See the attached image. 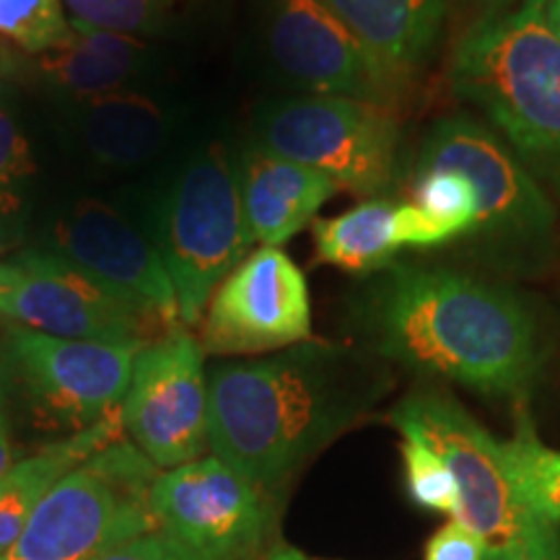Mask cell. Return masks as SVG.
<instances>
[{"mask_svg":"<svg viewBox=\"0 0 560 560\" xmlns=\"http://www.w3.org/2000/svg\"><path fill=\"white\" fill-rule=\"evenodd\" d=\"M392 387L382 359L301 342L208 374V450L270 506L322 450L374 412Z\"/></svg>","mask_w":560,"mask_h":560,"instance_id":"6da1fadb","label":"cell"},{"mask_svg":"<svg viewBox=\"0 0 560 560\" xmlns=\"http://www.w3.org/2000/svg\"><path fill=\"white\" fill-rule=\"evenodd\" d=\"M361 330L376 359L493 397L522 400L545 359L520 293L446 268H387Z\"/></svg>","mask_w":560,"mask_h":560,"instance_id":"7a4b0ae2","label":"cell"},{"mask_svg":"<svg viewBox=\"0 0 560 560\" xmlns=\"http://www.w3.org/2000/svg\"><path fill=\"white\" fill-rule=\"evenodd\" d=\"M450 83L514 153L560 177V39L550 30L548 0H524L472 24L454 47Z\"/></svg>","mask_w":560,"mask_h":560,"instance_id":"3957f363","label":"cell"},{"mask_svg":"<svg viewBox=\"0 0 560 560\" xmlns=\"http://www.w3.org/2000/svg\"><path fill=\"white\" fill-rule=\"evenodd\" d=\"M392 425L431 446L450 465L459 493L457 522L488 560H560V527L529 509L511 478L503 441L493 439L444 389H412L392 410Z\"/></svg>","mask_w":560,"mask_h":560,"instance_id":"277c9868","label":"cell"},{"mask_svg":"<svg viewBox=\"0 0 560 560\" xmlns=\"http://www.w3.org/2000/svg\"><path fill=\"white\" fill-rule=\"evenodd\" d=\"M156 475L128 436L115 439L45 495L0 560H104L156 527L149 506Z\"/></svg>","mask_w":560,"mask_h":560,"instance_id":"5b68a950","label":"cell"},{"mask_svg":"<svg viewBox=\"0 0 560 560\" xmlns=\"http://www.w3.org/2000/svg\"><path fill=\"white\" fill-rule=\"evenodd\" d=\"M240 170L208 149L179 174L159 219L156 249L177 293L179 322L200 325L213 291L249 255Z\"/></svg>","mask_w":560,"mask_h":560,"instance_id":"8992f818","label":"cell"},{"mask_svg":"<svg viewBox=\"0 0 560 560\" xmlns=\"http://www.w3.org/2000/svg\"><path fill=\"white\" fill-rule=\"evenodd\" d=\"M0 319L55 338L138 348L174 330L149 306L47 249L0 262Z\"/></svg>","mask_w":560,"mask_h":560,"instance_id":"52a82bcc","label":"cell"},{"mask_svg":"<svg viewBox=\"0 0 560 560\" xmlns=\"http://www.w3.org/2000/svg\"><path fill=\"white\" fill-rule=\"evenodd\" d=\"M397 143L395 109L342 96L280 102L260 125L262 149L325 174L359 198H374L389 185Z\"/></svg>","mask_w":560,"mask_h":560,"instance_id":"ba28073f","label":"cell"},{"mask_svg":"<svg viewBox=\"0 0 560 560\" xmlns=\"http://www.w3.org/2000/svg\"><path fill=\"white\" fill-rule=\"evenodd\" d=\"M138 346L68 340L5 325L3 355L24 400L66 436L120 412Z\"/></svg>","mask_w":560,"mask_h":560,"instance_id":"9c48e42d","label":"cell"},{"mask_svg":"<svg viewBox=\"0 0 560 560\" xmlns=\"http://www.w3.org/2000/svg\"><path fill=\"white\" fill-rule=\"evenodd\" d=\"M120 416L125 436L159 472L206 457L208 374L198 335L174 327L138 350Z\"/></svg>","mask_w":560,"mask_h":560,"instance_id":"30bf717a","label":"cell"},{"mask_svg":"<svg viewBox=\"0 0 560 560\" xmlns=\"http://www.w3.org/2000/svg\"><path fill=\"white\" fill-rule=\"evenodd\" d=\"M416 170L457 172L478 195V229L501 249L540 252L552 240L556 208L514 149L467 117L439 120L423 138Z\"/></svg>","mask_w":560,"mask_h":560,"instance_id":"8fae6325","label":"cell"},{"mask_svg":"<svg viewBox=\"0 0 560 560\" xmlns=\"http://www.w3.org/2000/svg\"><path fill=\"white\" fill-rule=\"evenodd\" d=\"M149 506L156 527L202 560L260 558L276 511L213 454L159 472Z\"/></svg>","mask_w":560,"mask_h":560,"instance_id":"7c38bea8","label":"cell"},{"mask_svg":"<svg viewBox=\"0 0 560 560\" xmlns=\"http://www.w3.org/2000/svg\"><path fill=\"white\" fill-rule=\"evenodd\" d=\"M210 355H260L312 340V293L304 270L280 247H260L236 265L200 319Z\"/></svg>","mask_w":560,"mask_h":560,"instance_id":"4fadbf2b","label":"cell"},{"mask_svg":"<svg viewBox=\"0 0 560 560\" xmlns=\"http://www.w3.org/2000/svg\"><path fill=\"white\" fill-rule=\"evenodd\" d=\"M270 52L291 79L322 96L395 109L405 86L322 0H276Z\"/></svg>","mask_w":560,"mask_h":560,"instance_id":"5bb4252c","label":"cell"},{"mask_svg":"<svg viewBox=\"0 0 560 560\" xmlns=\"http://www.w3.org/2000/svg\"><path fill=\"white\" fill-rule=\"evenodd\" d=\"M45 249L149 306L170 325L185 327L156 244L115 208L100 200H79L52 223Z\"/></svg>","mask_w":560,"mask_h":560,"instance_id":"9a60e30c","label":"cell"},{"mask_svg":"<svg viewBox=\"0 0 560 560\" xmlns=\"http://www.w3.org/2000/svg\"><path fill=\"white\" fill-rule=\"evenodd\" d=\"M244 219L252 242L280 247L317 221L319 208L342 192L325 174L278 156L262 145L244 153L240 166Z\"/></svg>","mask_w":560,"mask_h":560,"instance_id":"2e32d148","label":"cell"},{"mask_svg":"<svg viewBox=\"0 0 560 560\" xmlns=\"http://www.w3.org/2000/svg\"><path fill=\"white\" fill-rule=\"evenodd\" d=\"M143 58L145 45L140 39L70 19V37L52 50L26 55L16 73L26 70L42 86L83 104L128 89Z\"/></svg>","mask_w":560,"mask_h":560,"instance_id":"e0dca14e","label":"cell"},{"mask_svg":"<svg viewBox=\"0 0 560 560\" xmlns=\"http://www.w3.org/2000/svg\"><path fill=\"white\" fill-rule=\"evenodd\" d=\"M350 34L402 83L429 58L441 32V0H322Z\"/></svg>","mask_w":560,"mask_h":560,"instance_id":"ac0fdd59","label":"cell"},{"mask_svg":"<svg viewBox=\"0 0 560 560\" xmlns=\"http://www.w3.org/2000/svg\"><path fill=\"white\" fill-rule=\"evenodd\" d=\"M122 433V416L115 412L94 429L52 441L37 454L16 459L9 470L0 472V552L16 540L34 509L66 475Z\"/></svg>","mask_w":560,"mask_h":560,"instance_id":"d6986e66","label":"cell"},{"mask_svg":"<svg viewBox=\"0 0 560 560\" xmlns=\"http://www.w3.org/2000/svg\"><path fill=\"white\" fill-rule=\"evenodd\" d=\"M81 140L100 164L130 170L166 143L170 117L151 96L120 89L81 104Z\"/></svg>","mask_w":560,"mask_h":560,"instance_id":"ffe728a7","label":"cell"},{"mask_svg":"<svg viewBox=\"0 0 560 560\" xmlns=\"http://www.w3.org/2000/svg\"><path fill=\"white\" fill-rule=\"evenodd\" d=\"M314 255L317 262L369 276L392 268L400 252L408 247L405 236V206L387 200H363L346 213L312 223Z\"/></svg>","mask_w":560,"mask_h":560,"instance_id":"44dd1931","label":"cell"},{"mask_svg":"<svg viewBox=\"0 0 560 560\" xmlns=\"http://www.w3.org/2000/svg\"><path fill=\"white\" fill-rule=\"evenodd\" d=\"M503 454L529 509L560 527V452L542 444L524 405L516 412L514 436L503 441Z\"/></svg>","mask_w":560,"mask_h":560,"instance_id":"7402d4cb","label":"cell"},{"mask_svg":"<svg viewBox=\"0 0 560 560\" xmlns=\"http://www.w3.org/2000/svg\"><path fill=\"white\" fill-rule=\"evenodd\" d=\"M37 164L19 122L0 104V249L11 247L24 229L32 177Z\"/></svg>","mask_w":560,"mask_h":560,"instance_id":"603a6c76","label":"cell"},{"mask_svg":"<svg viewBox=\"0 0 560 560\" xmlns=\"http://www.w3.org/2000/svg\"><path fill=\"white\" fill-rule=\"evenodd\" d=\"M70 37L62 0H0V39L24 55H39Z\"/></svg>","mask_w":560,"mask_h":560,"instance_id":"cb8c5ba5","label":"cell"},{"mask_svg":"<svg viewBox=\"0 0 560 560\" xmlns=\"http://www.w3.org/2000/svg\"><path fill=\"white\" fill-rule=\"evenodd\" d=\"M182 3L185 0H62L81 24L136 39L138 34L164 32Z\"/></svg>","mask_w":560,"mask_h":560,"instance_id":"d4e9b609","label":"cell"},{"mask_svg":"<svg viewBox=\"0 0 560 560\" xmlns=\"http://www.w3.org/2000/svg\"><path fill=\"white\" fill-rule=\"evenodd\" d=\"M410 192L412 206L436 215L459 236L475 234L478 229V195L462 174L450 170H416Z\"/></svg>","mask_w":560,"mask_h":560,"instance_id":"484cf974","label":"cell"},{"mask_svg":"<svg viewBox=\"0 0 560 560\" xmlns=\"http://www.w3.org/2000/svg\"><path fill=\"white\" fill-rule=\"evenodd\" d=\"M400 450L405 465V486H408L410 499L418 506L441 511V514L457 520L459 493L450 465L425 441L408 436V433H402Z\"/></svg>","mask_w":560,"mask_h":560,"instance_id":"4316f807","label":"cell"},{"mask_svg":"<svg viewBox=\"0 0 560 560\" xmlns=\"http://www.w3.org/2000/svg\"><path fill=\"white\" fill-rule=\"evenodd\" d=\"M104 560H202L187 550L185 545L166 535L164 529L153 527L143 535L132 537L117 550H112Z\"/></svg>","mask_w":560,"mask_h":560,"instance_id":"83f0119b","label":"cell"},{"mask_svg":"<svg viewBox=\"0 0 560 560\" xmlns=\"http://www.w3.org/2000/svg\"><path fill=\"white\" fill-rule=\"evenodd\" d=\"M425 560H488L486 548L465 524L446 522L425 545Z\"/></svg>","mask_w":560,"mask_h":560,"instance_id":"f1b7e54d","label":"cell"},{"mask_svg":"<svg viewBox=\"0 0 560 560\" xmlns=\"http://www.w3.org/2000/svg\"><path fill=\"white\" fill-rule=\"evenodd\" d=\"M13 444L9 436V429H5L3 418H0V472H5L13 465Z\"/></svg>","mask_w":560,"mask_h":560,"instance_id":"f546056e","label":"cell"},{"mask_svg":"<svg viewBox=\"0 0 560 560\" xmlns=\"http://www.w3.org/2000/svg\"><path fill=\"white\" fill-rule=\"evenodd\" d=\"M16 68H19V58H16V52H13L11 47L5 45L3 39H0V79H3V75L16 73Z\"/></svg>","mask_w":560,"mask_h":560,"instance_id":"4dcf8cb0","label":"cell"},{"mask_svg":"<svg viewBox=\"0 0 560 560\" xmlns=\"http://www.w3.org/2000/svg\"><path fill=\"white\" fill-rule=\"evenodd\" d=\"M268 560H319V558H310L296 548H289V545H278L268 552Z\"/></svg>","mask_w":560,"mask_h":560,"instance_id":"1f68e13d","label":"cell"},{"mask_svg":"<svg viewBox=\"0 0 560 560\" xmlns=\"http://www.w3.org/2000/svg\"><path fill=\"white\" fill-rule=\"evenodd\" d=\"M480 5H486L488 13H499V11H506V9H514V5L524 3V0H478Z\"/></svg>","mask_w":560,"mask_h":560,"instance_id":"d6a6232c","label":"cell"},{"mask_svg":"<svg viewBox=\"0 0 560 560\" xmlns=\"http://www.w3.org/2000/svg\"><path fill=\"white\" fill-rule=\"evenodd\" d=\"M548 21L550 30L556 32V37L560 39V0H548Z\"/></svg>","mask_w":560,"mask_h":560,"instance_id":"836d02e7","label":"cell"},{"mask_svg":"<svg viewBox=\"0 0 560 560\" xmlns=\"http://www.w3.org/2000/svg\"><path fill=\"white\" fill-rule=\"evenodd\" d=\"M265 560H268V558H265Z\"/></svg>","mask_w":560,"mask_h":560,"instance_id":"e575fe53","label":"cell"}]
</instances>
